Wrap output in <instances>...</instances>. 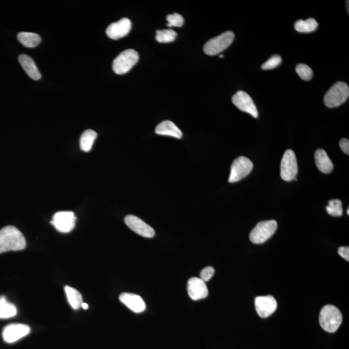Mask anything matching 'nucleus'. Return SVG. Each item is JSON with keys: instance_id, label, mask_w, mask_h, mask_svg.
I'll use <instances>...</instances> for the list:
<instances>
[{"instance_id": "obj_2", "label": "nucleus", "mask_w": 349, "mask_h": 349, "mask_svg": "<svg viewBox=\"0 0 349 349\" xmlns=\"http://www.w3.org/2000/svg\"><path fill=\"white\" fill-rule=\"evenodd\" d=\"M319 321L324 330L333 333L339 329L343 317L338 308L333 305H327L323 307L321 311Z\"/></svg>"}, {"instance_id": "obj_24", "label": "nucleus", "mask_w": 349, "mask_h": 349, "mask_svg": "<svg viewBox=\"0 0 349 349\" xmlns=\"http://www.w3.org/2000/svg\"><path fill=\"white\" fill-rule=\"evenodd\" d=\"M318 23L317 21L314 18H309L306 20L297 21L294 24L295 29L297 31L300 32H304V33H310V32H314L317 29Z\"/></svg>"}, {"instance_id": "obj_36", "label": "nucleus", "mask_w": 349, "mask_h": 349, "mask_svg": "<svg viewBox=\"0 0 349 349\" xmlns=\"http://www.w3.org/2000/svg\"><path fill=\"white\" fill-rule=\"evenodd\" d=\"M347 212H348V214L349 215V209H348V211Z\"/></svg>"}, {"instance_id": "obj_26", "label": "nucleus", "mask_w": 349, "mask_h": 349, "mask_svg": "<svg viewBox=\"0 0 349 349\" xmlns=\"http://www.w3.org/2000/svg\"><path fill=\"white\" fill-rule=\"evenodd\" d=\"M326 210L329 215L333 217H340L343 215L342 201L339 199H333L329 201Z\"/></svg>"}, {"instance_id": "obj_33", "label": "nucleus", "mask_w": 349, "mask_h": 349, "mask_svg": "<svg viewBox=\"0 0 349 349\" xmlns=\"http://www.w3.org/2000/svg\"><path fill=\"white\" fill-rule=\"evenodd\" d=\"M82 307L84 309H85V310L88 309V305L87 304V303H82Z\"/></svg>"}, {"instance_id": "obj_35", "label": "nucleus", "mask_w": 349, "mask_h": 349, "mask_svg": "<svg viewBox=\"0 0 349 349\" xmlns=\"http://www.w3.org/2000/svg\"><path fill=\"white\" fill-rule=\"evenodd\" d=\"M220 58H224V55H220Z\"/></svg>"}, {"instance_id": "obj_20", "label": "nucleus", "mask_w": 349, "mask_h": 349, "mask_svg": "<svg viewBox=\"0 0 349 349\" xmlns=\"http://www.w3.org/2000/svg\"><path fill=\"white\" fill-rule=\"evenodd\" d=\"M18 39L21 44L29 48H33L41 42V37L33 32H19L18 34Z\"/></svg>"}, {"instance_id": "obj_23", "label": "nucleus", "mask_w": 349, "mask_h": 349, "mask_svg": "<svg viewBox=\"0 0 349 349\" xmlns=\"http://www.w3.org/2000/svg\"><path fill=\"white\" fill-rule=\"evenodd\" d=\"M16 307L14 304L6 300L4 296L0 298V319H7L16 316Z\"/></svg>"}, {"instance_id": "obj_19", "label": "nucleus", "mask_w": 349, "mask_h": 349, "mask_svg": "<svg viewBox=\"0 0 349 349\" xmlns=\"http://www.w3.org/2000/svg\"><path fill=\"white\" fill-rule=\"evenodd\" d=\"M19 62L29 77L32 79L38 80L41 79V74L37 68L35 62L30 56L26 55H19Z\"/></svg>"}, {"instance_id": "obj_11", "label": "nucleus", "mask_w": 349, "mask_h": 349, "mask_svg": "<svg viewBox=\"0 0 349 349\" xmlns=\"http://www.w3.org/2000/svg\"><path fill=\"white\" fill-rule=\"evenodd\" d=\"M31 329L27 325L12 324L3 329L2 337L6 343L12 344L29 335Z\"/></svg>"}, {"instance_id": "obj_9", "label": "nucleus", "mask_w": 349, "mask_h": 349, "mask_svg": "<svg viewBox=\"0 0 349 349\" xmlns=\"http://www.w3.org/2000/svg\"><path fill=\"white\" fill-rule=\"evenodd\" d=\"M76 220L73 212H59L54 215L51 223L60 233H68L75 228Z\"/></svg>"}, {"instance_id": "obj_8", "label": "nucleus", "mask_w": 349, "mask_h": 349, "mask_svg": "<svg viewBox=\"0 0 349 349\" xmlns=\"http://www.w3.org/2000/svg\"><path fill=\"white\" fill-rule=\"evenodd\" d=\"M253 163L247 157H240L233 162L231 167V175L229 182L231 183H236L250 174L253 169Z\"/></svg>"}, {"instance_id": "obj_27", "label": "nucleus", "mask_w": 349, "mask_h": 349, "mask_svg": "<svg viewBox=\"0 0 349 349\" xmlns=\"http://www.w3.org/2000/svg\"><path fill=\"white\" fill-rule=\"evenodd\" d=\"M296 71L299 77L301 79L309 81L311 80L313 76V71L310 67L306 64H300L296 66Z\"/></svg>"}, {"instance_id": "obj_25", "label": "nucleus", "mask_w": 349, "mask_h": 349, "mask_svg": "<svg viewBox=\"0 0 349 349\" xmlns=\"http://www.w3.org/2000/svg\"><path fill=\"white\" fill-rule=\"evenodd\" d=\"M156 40L159 43H170L175 40L177 32L172 29L158 30L156 31Z\"/></svg>"}, {"instance_id": "obj_4", "label": "nucleus", "mask_w": 349, "mask_h": 349, "mask_svg": "<svg viewBox=\"0 0 349 349\" xmlns=\"http://www.w3.org/2000/svg\"><path fill=\"white\" fill-rule=\"evenodd\" d=\"M138 58V54L135 50H125L114 60L113 69L117 75H123L131 70L137 63Z\"/></svg>"}, {"instance_id": "obj_6", "label": "nucleus", "mask_w": 349, "mask_h": 349, "mask_svg": "<svg viewBox=\"0 0 349 349\" xmlns=\"http://www.w3.org/2000/svg\"><path fill=\"white\" fill-rule=\"evenodd\" d=\"M277 229L276 221H261L257 223L250 233V239L253 243L262 244L269 239Z\"/></svg>"}, {"instance_id": "obj_31", "label": "nucleus", "mask_w": 349, "mask_h": 349, "mask_svg": "<svg viewBox=\"0 0 349 349\" xmlns=\"http://www.w3.org/2000/svg\"><path fill=\"white\" fill-rule=\"evenodd\" d=\"M338 253L342 257L346 259V261H349V248L348 246L340 247L338 249Z\"/></svg>"}, {"instance_id": "obj_17", "label": "nucleus", "mask_w": 349, "mask_h": 349, "mask_svg": "<svg viewBox=\"0 0 349 349\" xmlns=\"http://www.w3.org/2000/svg\"><path fill=\"white\" fill-rule=\"evenodd\" d=\"M314 157L316 166L321 172L329 174L333 170V162L324 149H318L316 151Z\"/></svg>"}, {"instance_id": "obj_21", "label": "nucleus", "mask_w": 349, "mask_h": 349, "mask_svg": "<svg viewBox=\"0 0 349 349\" xmlns=\"http://www.w3.org/2000/svg\"><path fill=\"white\" fill-rule=\"evenodd\" d=\"M65 291H66L67 298H68V300L71 307L75 310L79 309L83 303V299H82L81 294L75 288L69 287V286H66L65 287Z\"/></svg>"}, {"instance_id": "obj_5", "label": "nucleus", "mask_w": 349, "mask_h": 349, "mask_svg": "<svg viewBox=\"0 0 349 349\" xmlns=\"http://www.w3.org/2000/svg\"><path fill=\"white\" fill-rule=\"evenodd\" d=\"M234 37L235 35L233 32H223L220 36L215 37L208 41L204 46V52L210 56L219 55L232 44Z\"/></svg>"}, {"instance_id": "obj_28", "label": "nucleus", "mask_w": 349, "mask_h": 349, "mask_svg": "<svg viewBox=\"0 0 349 349\" xmlns=\"http://www.w3.org/2000/svg\"><path fill=\"white\" fill-rule=\"evenodd\" d=\"M167 21H168V27H181L184 24V19L183 16L181 14H178V13H174V14H169L167 16Z\"/></svg>"}, {"instance_id": "obj_34", "label": "nucleus", "mask_w": 349, "mask_h": 349, "mask_svg": "<svg viewBox=\"0 0 349 349\" xmlns=\"http://www.w3.org/2000/svg\"><path fill=\"white\" fill-rule=\"evenodd\" d=\"M347 4H348V12H349V1L346 2Z\"/></svg>"}, {"instance_id": "obj_16", "label": "nucleus", "mask_w": 349, "mask_h": 349, "mask_svg": "<svg viewBox=\"0 0 349 349\" xmlns=\"http://www.w3.org/2000/svg\"><path fill=\"white\" fill-rule=\"evenodd\" d=\"M119 300L134 313H140L146 310V303L138 295L125 292L120 295Z\"/></svg>"}, {"instance_id": "obj_7", "label": "nucleus", "mask_w": 349, "mask_h": 349, "mask_svg": "<svg viewBox=\"0 0 349 349\" xmlns=\"http://www.w3.org/2000/svg\"><path fill=\"white\" fill-rule=\"evenodd\" d=\"M298 172L296 155L291 149L284 153L281 163V177L285 181H291L296 179Z\"/></svg>"}, {"instance_id": "obj_3", "label": "nucleus", "mask_w": 349, "mask_h": 349, "mask_svg": "<svg viewBox=\"0 0 349 349\" xmlns=\"http://www.w3.org/2000/svg\"><path fill=\"white\" fill-rule=\"evenodd\" d=\"M349 88L343 82H338L331 87L324 97L325 105L329 108H335L343 105L348 99Z\"/></svg>"}, {"instance_id": "obj_10", "label": "nucleus", "mask_w": 349, "mask_h": 349, "mask_svg": "<svg viewBox=\"0 0 349 349\" xmlns=\"http://www.w3.org/2000/svg\"><path fill=\"white\" fill-rule=\"evenodd\" d=\"M233 103L241 112L247 113L257 118L259 116L258 111L250 95L243 91H238L233 97Z\"/></svg>"}, {"instance_id": "obj_32", "label": "nucleus", "mask_w": 349, "mask_h": 349, "mask_svg": "<svg viewBox=\"0 0 349 349\" xmlns=\"http://www.w3.org/2000/svg\"><path fill=\"white\" fill-rule=\"evenodd\" d=\"M340 146L342 150L347 155H349V140L347 138H343L340 141Z\"/></svg>"}, {"instance_id": "obj_22", "label": "nucleus", "mask_w": 349, "mask_h": 349, "mask_svg": "<svg viewBox=\"0 0 349 349\" xmlns=\"http://www.w3.org/2000/svg\"><path fill=\"white\" fill-rule=\"evenodd\" d=\"M97 136V133L92 129H88L84 131L80 139V149L85 152L90 151Z\"/></svg>"}, {"instance_id": "obj_29", "label": "nucleus", "mask_w": 349, "mask_h": 349, "mask_svg": "<svg viewBox=\"0 0 349 349\" xmlns=\"http://www.w3.org/2000/svg\"><path fill=\"white\" fill-rule=\"evenodd\" d=\"M282 58L280 56L274 55L272 56L266 61L264 62L261 66L262 69L263 70H270L277 68L281 64Z\"/></svg>"}, {"instance_id": "obj_18", "label": "nucleus", "mask_w": 349, "mask_h": 349, "mask_svg": "<svg viewBox=\"0 0 349 349\" xmlns=\"http://www.w3.org/2000/svg\"><path fill=\"white\" fill-rule=\"evenodd\" d=\"M155 133L158 135L170 136L177 138H181L183 136L181 129L170 120L160 122L156 127Z\"/></svg>"}, {"instance_id": "obj_14", "label": "nucleus", "mask_w": 349, "mask_h": 349, "mask_svg": "<svg viewBox=\"0 0 349 349\" xmlns=\"http://www.w3.org/2000/svg\"><path fill=\"white\" fill-rule=\"evenodd\" d=\"M187 289L188 295L193 300H202L209 295V290L205 282L198 277H192L188 280Z\"/></svg>"}, {"instance_id": "obj_30", "label": "nucleus", "mask_w": 349, "mask_h": 349, "mask_svg": "<svg viewBox=\"0 0 349 349\" xmlns=\"http://www.w3.org/2000/svg\"><path fill=\"white\" fill-rule=\"evenodd\" d=\"M215 273V270L212 266H207L204 268V269L201 271L200 274V278L202 279L203 281H209L210 279L212 278V276H214Z\"/></svg>"}, {"instance_id": "obj_12", "label": "nucleus", "mask_w": 349, "mask_h": 349, "mask_svg": "<svg viewBox=\"0 0 349 349\" xmlns=\"http://www.w3.org/2000/svg\"><path fill=\"white\" fill-rule=\"evenodd\" d=\"M124 221L125 224L131 231L142 237L151 238L155 235V233L153 228L138 217L128 215L125 217Z\"/></svg>"}, {"instance_id": "obj_13", "label": "nucleus", "mask_w": 349, "mask_h": 349, "mask_svg": "<svg viewBox=\"0 0 349 349\" xmlns=\"http://www.w3.org/2000/svg\"><path fill=\"white\" fill-rule=\"evenodd\" d=\"M255 307L260 317H269L276 311L277 303L276 299L272 296H259L255 300Z\"/></svg>"}, {"instance_id": "obj_15", "label": "nucleus", "mask_w": 349, "mask_h": 349, "mask_svg": "<svg viewBox=\"0 0 349 349\" xmlns=\"http://www.w3.org/2000/svg\"><path fill=\"white\" fill-rule=\"evenodd\" d=\"M131 29V21L128 18H123L108 26L106 34L113 40H118L127 35Z\"/></svg>"}, {"instance_id": "obj_1", "label": "nucleus", "mask_w": 349, "mask_h": 349, "mask_svg": "<svg viewBox=\"0 0 349 349\" xmlns=\"http://www.w3.org/2000/svg\"><path fill=\"white\" fill-rule=\"evenodd\" d=\"M25 247L24 236L16 227L6 226L0 230V253L23 250Z\"/></svg>"}]
</instances>
